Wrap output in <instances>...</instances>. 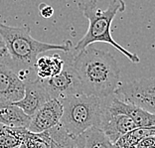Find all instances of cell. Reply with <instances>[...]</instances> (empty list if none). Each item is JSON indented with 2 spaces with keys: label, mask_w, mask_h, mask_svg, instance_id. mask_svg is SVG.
I'll return each mask as SVG.
<instances>
[{
  "label": "cell",
  "mask_w": 155,
  "mask_h": 148,
  "mask_svg": "<svg viewBox=\"0 0 155 148\" xmlns=\"http://www.w3.org/2000/svg\"><path fill=\"white\" fill-rule=\"evenodd\" d=\"M0 62L12 69L24 83L37 79L35 64L38 57L49 51L70 52L71 41L56 45L37 41L31 36L28 27H11L0 23Z\"/></svg>",
  "instance_id": "1"
},
{
  "label": "cell",
  "mask_w": 155,
  "mask_h": 148,
  "mask_svg": "<svg viewBox=\"0 0 155 148\" xmlns=\"http://www.w3.org/2000/svg\"><path fill=\"white\" fill-rule=\"evenodd\" d=\"M84 94L105 98L120 86V70L110 52L87 47L81 52H67Z\"/></svg>",
  "instance_id": "2"
},
{
  "label": "cell",
  "mask_w": 155,
  "mask_h": 148,
  "mask_svg": "<svg viewBox=\"0 0 155 148\" xmlns=\"http://www.w3.org/2000/svg\"><path fill=\"white\" fill-rule=\"evenodd\" d=\"M80 7L84 16L89 21V28L84 36L73 47L74 51L81 52L93 43L104 42L114 46L133 64H138L140 62L138 56L122 48L111 36V24L115 15L125 10V2L123 0H111L105 9L97 7L96 0H91L86 4H80Z\"/></svg>",
  "instance_id": "3"
},
{
  "label": "cell",
  "mask_w": 155,
  "mask_h": 148,
  "mask_svg": "<svg viewBox=\"0 0 155 148\" xmlns=\"http://www.w3.org/2000/svg\"><path fill=\"white\" fill-rule=\"evenodd\" d=\"M61 103L63 114L60 125L71 135L78 136L93 126L98 128L103 114V98L81 93L64 98Z\"/></svg>",
  "instance_id": "4"
},
{
  "label": "cell",
  "mask_w": 155,
  "mask_h": 148,
  "mask_svg": "<svg viewBox=\"0 0 155 148\" xmlns=\"http://www.w3.org/2000/svg\"><path fill=\"white\" fill-rule=\"evenodd\" d=\"M114 94L122 101L155 114V77L123 84L114 91Z\"/></svg>",
  "instance_id": "5"
},
{
  "label": "cell",
  "mask_w": 155,
  "mask_h": 148,
  "mask_svg": "<svg viewBox=\"0 0 155 148\" xmlns=\"http://www.w3.org/2000/svg\"><path fill=\"white\" fill-rule=\"evenodd\" d=\"M103 114L98 128L107 135L112 144H115L127 133L138 129L128 115L110 107L107 97L103 98Z\"/></svg>",
  "instance_id": "6"
},
{
  "label": "cell",
  "mask_w": 155,
  "mask_h": 148,
  "mask_svg": "<svg viewBox=\"0 0 155 148\" xmlns=\"http://www.w3.org/2000/svg\"><path fill=\"white\" fill-rule=\"evenodd\" d=\"M65 66L61 73L47 80H41L51 98L62 100L74 94L84 93L75 70L70 64L67 53H65Z\"/></svg>",
  "instance_id": "7"
},
{
  "label": "cell",
  "mask_w": 155,
  "mask_h": 148,
  "mask_svg": "<svg viewBox=\"0 0 155 148\" xmlns=\"http://www.w3.org/2000/svg\"><path fill=\"white\" fill-rule=\"evenodd\" d=\"M63 114L61 100L51 98L33 116H31L28 130L34 133H41L58 125Z\"/></svg>",
  "instance_id": "8"
},
{
  "label": "cell",
  "mask_w": 155,
  "mask_h": 148,
  "mask_svg": "<svg viewBox=\"0 0 155 148\" xmlns=\"http://www.w3.org/2000/svg\"><path fill=\"white\" fill-rule=\"evenodd\" d=\"M50 100L51 97L41 80L36 79L25 83V93L23 98L14 104L31 117Z\"/></svg>",
  "instance_id": "9"
},
{
  "label": "cell",
  "mask_w": 155,
  "mask_h": 148,
  "mask_svg": "<svg viewBox=\"0 0 155 148\" xmlns=\"http://www.w3.org/2000/svg\"><path fill=\"white\" fill-rule=\"evenodd\" d=\"M25 83L8 66L0 62V98L16 103L22 100Z\"/></svg>",
  "instance_id": "10"
},
{
  "label": "cell",
  "mask_w": 155,
  "mask_h": 148,
  "mask_svg": "<svg viewBox=\"0 0 155 148\" xmlns=\"http://www.w3.org/2000/svg\"><path fill=\"white\" fill-rule=\"evenodd\" d=\"M107 100L111 107L128 115L134 121L137 128L146 129L155 127V114L150 113V112L144 110L143 108L136 107L132 104L120 100L115 94L108 97Z\"/></svg>",
  "instance_id": "11"
},
{
  "label": "cell",
  "mask_w": 155,
  "mask_h": 148,
  "mask_svg": "<svg viewBox=\"0 0 155 148\" xmlns=\"http://www.w3.org/2000/svg\"><path fill=\"white\" fill-rule=\"evenodd\" d=\"M31 117L12 101L0 98V124L10 127L27 128Z\"/></svg>",
  "instance_id": "12"
},
{
  "label": "cell",
  "mask_w": 155,
  "mask_h": 148,
  "mask_svg": "<svg viewBox=\"0 0 155 148\" xmlns=\"http://www.w3.org/2000/svg\"><path fill=\"white\" fill-rule=\"evenodd\" d=\"M65 66V58L61 55L52 56L40 55L35 64V73L37 79L47 80L61 73Z\"/></svg>",
  "instance_id": "13"
},
{
  "label": "cell",
  "mask_w": 155,
  "mask_h": 148,
  "mask_svg": "<svg viewBox=\"0 0 155 148\" xmlns=\"http://www.w3.org/2000/svg\"><path fill=\"white\" fill-rule=\"evenodd\" d=\"M75 148H115V146L100 128L93 126L75 137Z\"/></svg>",
  "instance_id": "14"
},
{
  "label": "cell",
  "mask_w": 155,
  "mask_h": 148,
  "mask_svg": "<svg viewBox=\"0 0 155 148\" xmlns=\"http://www.w3.org/2000/svg\"><path fill=\"white\" fill-rule=\"evenodd\" d=\"M27 128L0 124V148H19L25 139Z\"/></svg>",
  "instance_id": "15"
},
{
  "label": "cell",
  "mask_w": 155,
  "mask_h": 148,
  "mask_svg": "<svg viewBox=\"0 0 155 148\" xmlns=\"http://www.w3.org/2000/svg\"><path fill=\"white\" fill-rule=\"evenodd\" d=\"M23 144L26 148H50L51 137L47 130L41 133H34L28 130Z\"/></svg>",
  "instance_id": "16"
},
{
  "label": "cell",
  "mask_w": 155,
  "mask_h": 148,
  "mask_svg": "<svg viewBox=\"0 0 155 148\" xmlns=\"http://www.w3.org/2000/svg\"><path fill=\"white\" fill-rule=\"evenodd\" d=\"M40 13L41 16L44 17V18H50V17L53 16V14H54V9H53V7L49 5L42 4L40 7Z\"/></svg>",
  "instance_id": "17"
},
{
  "label": "cell",
  "mask_w": 155,
  "mask_h": 148,
  "mask_svg": "<svg viewBox=\"0 0 155 148\" xmlns=\"http://www.w3.org/2000/svg\"><path fill=\"white\" fill-rule=\"evenodd\" d=\"M19 148H26V146H25V145H24V144L22 143V145H21V146H20Z\"/></svg>",
  "instance_id": "18"
}]
</instances>
